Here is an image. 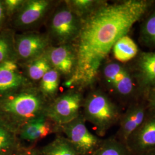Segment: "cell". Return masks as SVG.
<instances>
[{
    "instance_id": "cell-1",
    "label": "cell",
    "mask_w": 155,
    "mask_h": 155,
    "mask_svg": "<svg viewBox=\"0 0 155 155\" xmlns=\"http://www.w3.org/2000/svg\"><path fill=\"white\" fill-rule=\"evenodd\" d=\"M154 4L152 0L104 2L82 19L75 48L76 66L65 83L67 87L75 84L85 86L93 83L114 45L118 39L127 35Z\"/></svg>"
},
{
    "instance_id": "cell-2",
    "label": "cell",
    "mask_w": 155,
    "mask_h": 155,
    "mask_svg": "<svg viewBox=\"0 0 155 155\" xmlns=\"http://www.w3.org/2000/svg\"><path fill=\"white\" fill-rule=\"evenodd\" d=\"M0 102V112L11 121L10 128L17 134L30 120L44 114L48 102L40 90L24 88Z\"/></svg>"
},
{
    "instance_id": "cell-3",
    "label": "cell",
    "mask_w": 155,
    "mask_h": 155,
    "mask_svg": "<svg viewBox=\"0 0 155 155\" xmlns=\"http://www.w3.org/2000/svg\"><path fill=\"white\" fill-rule=\"evenodd\" d=\"M83 117L91 124L98 136L103 137L119 122L121 113L119 107L104 93L94 91L83 100Z\"/></svg>"
},
{
    "instance_id": "cell-4",
    "label": "cell",
    "mask_w": 155,
    "mask_h": 155,
    "mask_svg": "<svg viewBox=\"0 0 155 155\" xmlns=\"http://www.w3.org/2000/svg\"><path fill=\"white\" fill-rule=\"evenodd\" d=\"M82 19L66 2L56 9L50 19L49 36L58 45H69L77 39Z\"/></svg>"
},
{
    "instance_id": "cell-5",
    "label": "cell",
    "mask_w": 155,
    "mask_h": 155,
    "mask_svg": "<svg viewBox=\"0 0 155 155\" xmlns=\"http://www.w3.org/2000/svg\"><path fill=\"white\" fill-rule=\"evenodd\" d=\"M56 132H62L80 155H92L102 141L89 130L82 114L71 122L56 126Z\"/></svg>"
},
{
    "instance_id": "cell-6",
    "label": "cell",
    "mask_w": 155,
    "mask_h": 155,
    "mask_svg": "<svg viewBox=\"0 0 155 155\" xmlns=\"http://www.w3.org/2000/svg\"><path fill=\"white\" fill-rule=\"evenodd\" d=\"M82 94L76 91H69L48 104L44 114L56 126L71 122L81 115L83 105Z\"/></svg>"
},
{
    "instance_id": "cell-7",
    "label": "cell",
    "mask_w": 155,
    "mask_h": 155,
    "mask_svg": "<svg viewBox=\"0 0 155 155\" xmlns=\"http://www.w3.org/2000/svg\"><path fill=\"white\" fill-rule=\"evenodd\" d=\"M102 74L106 84L122 99L133 97L136 91V81L133 73L118 61H110L103 67Z\"/></svg>"
},
{
    "instance_id": "cell-8",
    "label": "cell",
    "mask_w": 155,
    "mask_h": 155,
    "mask_svg": "<svg viewBox=\"0 0 155 155\" xmlns=\"http://www.w3.org/2000/svg\"><path fill=\"white\" fill-rule=\"evenodd\" d=\"M49 38L42 34L29 32L18 35L15 43L17 58L30 62L44 55L49 47Z\"/></svg>"
},
{
    "instance_id": "cell-9",
    "label": "cell",
    "mask_w": 155,
    "mask_h": 155,
    "mask_svg": "<svg viewBox=\"0 0 155 155\" xmlns=\"http://www.w3.org/2000/svg\"><path fill=\"white\" fill-rule=\"evenodd\" d=\"M126 145L133 155L155 150V111L148 109L144 121Z\"/></svg>"
},
{
    "instance_id": "cell-10",
    "label": "cell",
    "mask_w": 155,
    "mask_h": 155,
    "mask_svg": "<svg viewBox=\"0 0 155 155\" xmlns=\"http://www.w3.org/2000/svg\"><path fill=\"white\" fill-rule=\"evenodd\" d=\"M44 55L52 68L60 74L71 77L77 63L74 47L70 45L49 47Z\"/></svg>"
},
{
    "instance_id": "cell-11",
    "label": "cell",
    "mask_w": 155,
    "mask_h": 155,
    "mask_svg": "<svg viewBox=\"0 0 155 155\" xmlns=\"http://www.w3.org/2000/svg\"><path fill=\"white\" fill-rule=\"evenodd\" d=\"M147 112V104L143 102L132 104L120 118V128L117 138L123 143L127 144L128 139L144 121Z\"/></svg>"
},
{
    "instance_id": "cell-12",
    "label": "cell",
    "mask_w": 155,
    "mask_h": 155,
    "mask_svg": "<svg viewBox=\"0 0 155 155\" xmlns=\"http://www.w3.org/2000/svg\"><path fill=\"white\" fill-rule=\"evenodd\" d=\"M29 83L15 61L0 63V97L25 88Z\"/></svg>"
},
{
    "instance_id": "cell-13",
    "label": "cell",
    "mask_w": 155,
    "mask_h": 155,
    "mask_svg": "<svg viewBox=\"0 0 155 155\" xmlns=\"http://www.w3.org/2000/svg\"><path fill=\"white\" fill-rule=\"evenodd\" d=\"M133 74L140 88L147 92L155 86V51L137 55Z\"/></svg>"
},
{
    "instance_id": "cell-14",
    "label": "cell",
    "mask_w": 155,
    "mask_h": 155,
    "mask_svg": "<svg viewBox=\"0 0 155 155\" xmlns=\"http://www.w3.org/2000/svg\"><path fill=\"white\" fill-rule=\"evenodd\" d=\"M51 1L47 0L25 1L18 12L16 25L20 28H30L40 21L51 7Z\"/></svg>"
},
{
    "instance_id": "cell-15",
    "label": "cell",
    "mask_w": 155,
    "mask_h": 155,
    "mask_svg": "<svg viewBox=\"0 0 155 155\" xmlns=\"http://www.w3.org/2000/svg\"><path fill=\"white\" fill-rule=\"evenodd\" d=\"M56 132V125L42 114L30 120L20 129L17 136L20 141L35 143Z\"/></svg>"
},
{
    "instance_id": "cell-16",
    "label": "cell",
    "mask_w": 155,
    "mask_h": 155,
    "mask_svg": "<svg viewBox=\"0 0 155 155\" xmlns=\"http://www.w3.org/2000/svg\"><path fill=\"white\" fill-rule=\"evenodd\" d=\"M114 58L120 63L131 61L139 54V48L135 41L127 35L121 37L112 49Z\"/></svg>"
},
{
    "instance_id": "cell-17",
    "label": "cell",
    "mask_w": 155,
    "mask_h": 155,
    "mask_svg": "<svg viewBox=\"0 0 155 155\" xmlns=\"http://www.w3.org/2000/svg\"><path fill=\"white\" fill-rule=\"evenodd\" d=\"M17 134L0 123V155H15L22 149Z\"/></svg>"
},
{
    "instance_id": "cell-18",
    "label": "cell",
    "mask_w": 155,
    "mask_h": 155,
    "mask_svg": "<svg viewBox=\"0 0 155 155\" xmlns=\"http://www.w3.org/2000/svg\"><path fill=\"white\" fill-rule=\"evenodd\" d=\"M140 29L139 40L142 45L155 49V8L150 9L145 16Z\"/></svg>"
},
{
    "instance_id": "cell-19",
    "label": "cell",
    "mask_w": 155,
    "mask_h": 155,
    "mask_svg": "<svg viewBox=\"0 0 155 155\" xmlns=\"http://www.w3.org/2000/svg\"><path fill=\"white\" fill-rule=\"evenodd\" d=\"M40 155H80L63 135H58L39 150Z\"/></svg>"
},
{
    "instance_id": "cell-20",
    "label": "cell",
    "mask_w": 155,
    "mask_h": 155,
    "mask_svg": "<svg viewBox=\"0 0 155 155\" xmlns=\"http://www.w3.org/2000/svg\"><path fill=\"white\" fill-rule=\"evenodd\" d=\"M91 155H133L126 144L116 137L102 140Z\"/></svg>"
},
{
    "instance_id": "cell-21",
    "label": "cell",
    "mask_w": 155,
    "mask_h": 155,
    "mask_svg": "<svg viewBox=\"0 0 155 155\" xmlns=\"http://www.w3.org/2000/svg\"><path fill=\"white\" fill-rule=\"evenodd\" d=\"M60 74L54 68L47 72L40 80V92L45 97H52L58 91Z\"/></svg>"
},
{
    "instance_id": "cell-22",
    "label": "cell",
    "mask_w": 155,
    "mask_h": 155,
    "mask_svg": "<svg viewBox=\"0 0 155 155\" xmlns=\"http://www.w3.org/2000/svg\"><path fill=\"white\" fill-rule=\"evenodd\" d=\"M51 66L45 55L28 63L27 74L31 80L40 81L45 74L51 70Z\"/></svg>"
},
{
    "instance_id": "cell-23",
    "label": "cell",
    "mask_w": 155,
    "mask_h": 155,
    "mask_svg": "<svg viewBox=\"0 0 155 155\" xmlns=\"http://www.w3.org/2000/svg\"><path fill=\"white\" fill-rule=\"evenodd\" d=\"M66 2L78 16L82 20L105 2L94 0H73L67 1Z\"/></svg>"
},
{
    "instance_id": "cell-24",
    "label": "cell",
    "mask_w": 155,
    "mask_h": 155,
    "mask_svg": "<svg viewBox=\"0 0 155 155\" xmlns=\"http://www.w3.org/2000/svg\"><path fill=\"white\" fill-rule=\"evenodd\" d=\"M15 48L13 47L9 38L0 36V63L8 61H13L11 57Z\"/></svg>"
},
{
    "instance_id": "cell-25",
    "label": "cell",
    "mask_w": 155,
    "mask_h": 155,
    "mask_svg": "<svg viewBox=\"0 0 155 155\" xmlns=\"http://www.w3.org/2000/svg\"><path fill=\"white\" fill-rule=\"evenodd\" d=\"M23 0H6L4 1V5L6 11L9 13L18 12L25 3Z\"/></svg>"
},
{
    "instance_id": "cell-26",
    "label": "cell",
    "mask_w": 155,
    "mask_h": 155,
    "mask_svg": "<svg viewBox=\"0 0 155 155\" xmlns=\"http://www.w3.org/2000/svg\"><path fill=\"white\" fill-rule=\"evenodd\" d=\"M147 105L148 110L155 111V86L147 91Z\"/></svg>"
},
{
    "instance_id": "cell-27",
    "label": "cell",
    "mask_w": 155,
    "mask_h": 155,
    "mask_svg": "<svg viewBox=\"0 0 155 155\" xmlns=\"http://www.w3.org/2000/svg\"><path fill=\"white\" fill-rule=\"evenodd\" d=\"M25 155H40L39 149L35 147H25Z\"/></svg>"
},
{
    "instance_id": "cell-28",
    "label": "cell",
    "mask_w": 155,
    "mask_h": 155,
    "mask_svg": "<svg viewBox=\"0 0 155 155\" xmlns=\"http://www.w3.org/2000/svg\"><path fill=\"white\" fill-rule=\"evenodd\" d=\"M4 8L0 2V25L2 23L4 19Z\"/></svg>"
},
{
    "instance_id": "cell-29",
    "label": "cell",
    "mask_w": 155,
    "mask_h": 155,
    "mask_svg": "<svg viewBox=\"0 0 155 155\" xmlns=\"http://www.w3.org/2000/svg\"><path fill=\"white\" fill-rule=\"evenodd\" d=\"M136 155H155V150H152L148 152H146Z\"/></svg>"
},
{
    "instance_id": "cell-30",
    "label": "cell",
    "mask_w": 155,
    "mask_h": 155,
    "mask_svg": "<svg viewBox=\"0 0 155 155\" xmlns=\"http://www.w3.org/2000/svg\"><path fill=\"white\" fill-rule=\"evenodd\" d=\"M15 155H25V147H23L22 150Z\"/></svg>"
}]
</instances>
